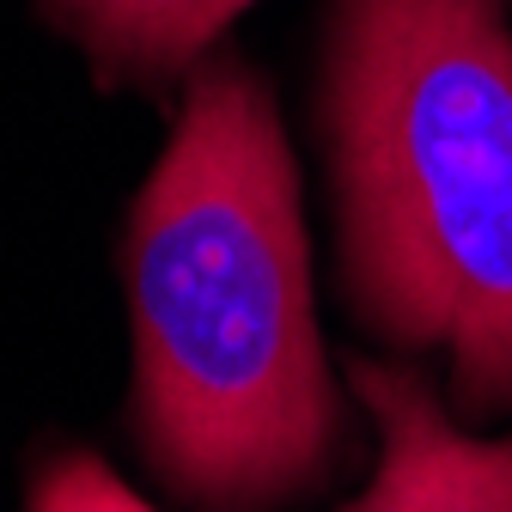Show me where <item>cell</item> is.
I'll return each mask as SVG.
<instances>
[{
	"label": "cell",
	"mask_w": 512,
	"mask_h": 512,
	"mask_svg": "<svg viewBox=\"0 0 512 512\" xmlns=\"http://www.w3.org/2000/svg\"><path fill=\"white\" fill-rule=\"evenodd\" d=\"M135 421L208 512H263L330 470L342 403L311 311L287 128L244 61L189 80L128 220Z\"/></svg>",
	"instance_id": "6da1fadb"
},
{
	"label": "cell",
	"mask_w": 512,
	"mask_h": 512,
	"mask_svg": "<svg viewBox=\"0 0 512 512\" xmlns=\"http://www.w3.org/2000/svg\"><path fill=\"white\" fill-rule=\"evenodd\" d=\"M324 135L360 324L512 409L506 0H330Z\"/></svg>",
	"instance_id": "7a4b0ae2"
},
{
	"label": "cell",
	"mask_w": 512,
	"mask_h": 512,
	"mask_svg": "<svg viewBox=\"0 0 512 512\" xmlns=\"http://www.w3.org/2000/svg\"><path fill=\"white\" fill-rule=\"evenodd\" d=\"M348 378L378 421L384 458L372 488L342 512H512V433L470 439L409 366L354 360Z\"/></svg>",
	"instance_id": "3957f363"
},
{
	"label": "cell",
	"mask_w": 512,
	"mask_h": 512,
	"mask_svg": "<svg viewBox=\"0 0 512 512\" xmlns=\"http://www.w3.org/2000/svg\"><path fill=\"white\" fill-rule=\"evenodd\" d=\"M110 80L183 74L250 0H43Z\"/></svg>",
	"instance_id": "277c9868"
},
{
	"label": "cell",
	"mask_w": 512,
	"mask_h": 512,
	"mask_svg": "<svg viewBox=\"0 0 512 512\" xmlns=\"http://www.w3.org/2000/svg\"><path fill=\"white\" fill-rule=\"evenodd\" d=\"M31 512H153V506L135 488H122L92 452H68L37 476Z\"/></svg>",
	"instance_id": "5b68a950"
}]
</instances>
